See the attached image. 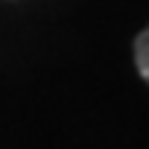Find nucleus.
I'll use <instances>...</instances> for the list:
<instances>
[{"mask_svg":"<svg viewBox=\"0 0 149 149\" xmlns=\"http://www.w3.org/2000/svg\"><path fill=\"white\" fill-rule=\"evenodd\" d=\"M134 64H137L140 76H143L146 85H149V26L134 38Z\"/></svg>","mask_w":149,"mask_h":149,"instance_id":"f257e3e1","label":"nucleus"}]
</instances>
